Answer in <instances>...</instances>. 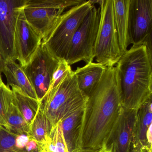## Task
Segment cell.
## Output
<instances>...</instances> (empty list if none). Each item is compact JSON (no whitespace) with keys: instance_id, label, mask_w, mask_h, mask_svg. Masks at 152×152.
<instances>
[{"instance_id":"obj_18","label":"cell","mask_w":152,"mask_h":152,"mask_svg":"<svg viewBox=\"0 0 152 152\" xmlns=\"http://www.w3.org/2000/svg\"><path fill=\"white\" fill-rule=\"evenodd\" d=\"M12 88L13 103L30 126L39 108V100L29 96L16 86H12Z\"/></svg>"},{"instance_id":"obj_28","label":"cell","mask_w":152,"mask_h":152,"mask_svg":"<svg viewBox=\"0 0 152 152\" xmlns=\"http://www.w3.org/2000/svg\"><path fill=\"white\" fill-rule=\"evenodd\" d=\"M141 149L142 148L139 147L132 146L130 152H141Z\"/></svg>"},{"instance_id":"obj_9","label":"cell","mask_w":152,"mask_h":152,"mask_svg":"<svg viewBox=\"0 0 152 152\" xmlns=\"http://www.w3.org/2000/svg\"><path fill=\"white\" fill-rule=\"evenodd\" d=\"M152 0H130L128 34L132 46L145 45L152 53Z\"/></svg>"},{"instance_id":"obj_15","label":"cell","mask_w":152,"mask_h":152,"mask_svg":"<svg viewBox=\"0 0 152 152\" xmlns=\"http://www.w3.org/2000/svg\"><path fill=\"white\" fill-rule=\"evenodd\" d=\"M152 98L137 110L132 146L141 148L147 146V132L152 124Z\"/></svg>"},{"instance_id":"obj_27","label":"cell","mask_w":152,"mask_h":152,"mask_svg":"<svg viewBox=\"0 0 152 152\" xmlns=\"http://www.w3.org/2000/svg\"><path fill=\"white\" fill-rule=\"evenodd\" d=\"M5 63L6 61H5L1 56V53L0 52V74H1L3 72L4 70V67L5 66Z\"/></svg>"},{"instance_id":"obj_8","label":"cell","mask_w":152,"mask_h":152,"mask_svg":"<svg viewBox=\"0 0 152 152\" xmlns=\"http://www.w3.org/2000/svg\"><path fill=\"white\" fill-rule=\"evenodd\" d=\"M59 62V59L42 42L31 61L22 66L39 101L48 90Z\"/></svg>"},{"instance_id":"obj_23","label":"cell","mask_w":152,"mask_h":152,"mask_svg":"<svg viewBox=\"0 0 152 152\" xmlns=\"http://www.w3.org/2000/svg\"><path fill=\"white\" fill-rule=\"evenodd\" d=\"M18 135L0 126V152H7L15 146Z\"/></svg>"},{"instance_id":"obj_3","label":"cell","mask_w":152,"mask_h":152,"mask_svg":"<svg viewBox=\"0 0 152 152\" xmlns=\"http://www.w3.org/2000/svg\"><path fill=\"white\" fill-rule=\"evenodd\" d=\"M88 97L78 88L71 70L56 87L49 89L40 100V107L52 126L83 108Z\"/></svg>"},{"instance_id":"obj_2","label":"cell","mask_w":152,"mask_h":152,"mask_svg":"<svg viewBox=\"0 0 152 152\" xmlns=\"http://www.w3.org/2000/svg\"><path fill=\"white\" fill-rule=\"evenodd\" d=\"M116 64L122 107L137 110L152 98V53L145 45L132 46Z\"/></svg>"},{"instance_id":"obj_16","label":"cell","mask_w":152,"mask_h":152,"mask_svg":"<svg viewBox=\"0 0 152 152\" xmlns=\"http://www.w3.org/2000/svg\"><path fill=\"white\" fill-rule=\"evenodd\" d=\"M2 73L7 78V85L11 87L16 86L29 96L38 99L35 91L23 71L22 66L15 61L7 60Z\"/></svg>"},{"instance_id":"obj_21","label":"cell","mask_w":152,"mask_h":152,"mask_svg":"<svg viewBox=\"0 0 152 152\" xmlns=\"http://www.w3.org/2000/svg\"><path fill=\"white\" fill-rule=\"evenodd\" d=\"M13 102L12 90L4 84L0 91V126L7 129V115L9 109Z\"/></svg>"},{"instance_id":"obj_10","label":"cell","mask_w":152,"mask_h":152,"mask_svg":"<svg viewBox=\"0 0 152 152\" xmlns=\"http://www.w3.org/2000/svg\"><path fill=\"white\" fill-rule=\"evenodd\" d=\"M26 0H0V52L5 61L16 59L15 36L18 18Z\"/></svg>"},{"instance_id":"obj_7","label":"cell","mask_w":152,"mask_h":152,"mask_svg":"<svg viewBox=\"0 0 152 152\" xmlns=\"http://www.w3.org/2000/svg\"><path fill=\"white\" fill-rule=\"evenodd\" d=\"M100 18V9L93 6L74 34L65 58L69 65L81 61L93 62Z\"/></svg>"},{"instance_id":"obj_11","label":"cell","mask_w":152,"mask_h":152,"mask_svg":"<svg viewBox=\"0 0 152 152\" xmlns=\"http://www.w3.org/2000/svg\"><path fill=\"white\" fill-rule=\"evenodd\" d=\"M137 113L122 107L103 149L107 152H130Z\"/></svg>"},{"instance_id":"obj_19","label":"cell","mask_w":152,"mask_h":152,"mask_svg":"<svg viewBox=\"0 0 152 152\" xmlns=\"http://www.w3.org/2000/svg\"><path fill=\"white\" fill-rule=\"evenodd\" d=\"M29 137L38 143H42L49 135L52 125L39 107L30 125Z\"/></svg>"},{"instance_id":"obj_22","label":"cell","mask_w":152,"mask_h":152,"mask_svg":"<svg viewBox=\"0 0 152 152\" xmlns=\"http://www.w3.org/2000/svg\"><path fill=\"white\" fill-rule=\"evenodd\" d=\"M71 70L72 69L71 66L68 64L65 59H59V64L53 74L48 90L56 87Z\"/></svg>"},{"instance_id":"obj_4","label":"cell","mask_w":152,"mask_h":152,"mask_svg":"<svg viewBox=\"0 0 152 152\" xmlns=\"http://www.w3.org/2000/svg\"><path fill=\"white\" fill-rule=\"evenodd\" d=\"M100 9L99 26L94 49L96 63L105 67L113 66L122 56L115 23L113 0L93 1Z\"/></svg>"},{"instance_id":"obj_17","label":"cell","mask_w":152,"mask_h":152,"mask_svg":"<svg viewBox=\"0 0 152 152\" xmlns=\"http://www.w3.org/2000/svg\"><path fill=\"white\" fill-rule=\"evenodd\" d=\"M83 108L76 111L61 122L63 135L68 152H78Z\"/></svg>"},{"instance_id":"obj_25","label":"cell","mask_w":152,"mask_h":152,"mask_svg":"<svg viewBox=\"0 0 152 152\" xmlns=\"http://www.w3.org/2000/svg\"><path fill=\"white\" fill-rule=\"evenodd\" d=\"M38 143L35 140L30 139L26 144L24 150L26 152H37L38 151Z\"/></svg>"},{"instance_id":"obj_20","label":"cell","mask_w":152,"mask_h":152,"mask_svg":"<svg viewBox=\"0 0 152 152\" xmlns=\"http://www.w3.org/2000/svg\"><path fill=\"white\" fill-rule=\"evenodd\" d=\"M29 128V124L13 102L7 115V129L17 135L25 134L28 136Z\"/></svg>"},{"instance_id":"obj_33","label":"cell","mask_w":152,"mask_h":152,"mask_svg":"<svg viewBox=\"0 0 152 152\" xmlns=\"http://www.w3.org/2000/svg\"><path fill=\"white\" fill-rule=\"evenodd\" d=\"M37 152H41V151H39V150H38V151Z\"/></svg>"},{"instance_id":"obj_12","label":"cell","mask_w":152,"mask_h":152,"mask_svg":"<svg viewBox=\"0 0 152 152\" xmlns=\"http://www.w3.org/2000/svg\"><path fill=\"white\" fill-rule=\"evenodd\" d=\"M42 41L41 36L26 21L23 9L18 18L14 42L16 59L21 66L31 61Z\"/></svg>"},{"instance_id":"obj_6","label":"cell","mask_w":152,"mask_h":152,"mask_svg":"<svg viewBox=\"0 0 152 152\" xmlns=\"http://www.w3.org/2000/svg\"><path fill=\"white\" fill-rule=\"evenodd\" d=\"M84 1L83 0H26L23 12L27 22L43 40L56 25L65 9L74 7Z\"/></svg>"},{"instance_id":"obj_13","label":"cell","mask_w":152,"mask_h":152,"mask_svg":"<svg viewBox=\"0 0 152 152\" xmlns=\"http://www.w3.org/2000/svg\"><path fill=\"white\" fill-rule=\"evenodd\" d=\"M106 67L98 63H88L74 72L80 90L88 97L96 87Z\"/></svg>"},{"instance_id":"obj_29","label":"cell","mask_w":152,"mask_h":152,"mask_svg":"<svg viewBox=\"0 0 152 152\" xmlns=\"http://www.w3.org/2000/svg\"><path fill=\"white\" fill-rule=\"evenodd\" d=\"M7 152H26L24 149L23 150H20V149H18L15 147L12 148V149H10L9 151H8Z\"/></svg>"},{"instance_id":"obj_30","label":"cell","mask_w":152,"mask_h":152,"mask_svg":"<svg viewBox=\"0 0 152 152\" xmlns=\"http://www.w3.org/2000/svg\"><path fill=\"white\" fill-rule=\"evenodd\" d=\"M4 84H5V83H3L2 79H1V74H0V91L2 89V87H3Z\"/></svg>"},{"instance_id":"obj_1","label":"cell","mask_w":152,"mask_h":152,"mask_svg":"<svg viewBox=\"0 0 152 152\" xmlns=\"http://www.w3.org/2000/svg\"><path fill=\"white\" fill-rule=\"evenodd\" d=\"M122 106L115 66L106 67L83 108L78 152H99L104 147Z\"/></svg>"},{"instance_id":"obj_32","label":"cell","mask_w":152,"mask_h":152,"mask_svg":"<svg viewBox=\"0 0 152 152\" xmlns=\"http://www.w3.org/2000/svg\"><path fill=\"white\" fill-rule=\"evenodd\" d=\"M99 152H107L104 149H103L102 150H101V151Z\"/></svg>"},{"instance_id":"obj_5","label":"cell","mask_w":152,"mask_h":152,"mask_svg":"<svg viewBox=\"0 0 152 152\" xmlns=\"http://www.w3.org/2000/svg\"><path fill=\"white\" fill-rule=\"evenodd\" d=\"M94 5L93 1H85L63 13L48 36L42 40L57 58L65 59L74 34Z\"/></svg>"},{"instance_id":"obj_26","label":"cell","mask_w":152,"mask_h":152,"mask_svg":"<svg viewBox=\"0 0 152 152\" xmlns=\"http://www.w3.org/2000/svg\"><path fill=\"white\" fill-rule=\"evenodd\" d=\"M152 124L150 125L146 133L147 146L149 150H152Z\"/></svg>"},{"instance_id":"obj_14","label":"cell","mask_w":152,"mask_h":152,"mask_svg":"<svg viewBox=\"0 0 152 152\" xmlns=\"http://www.w3.org/2000/svg\"><path fill=\"white\" fill-rule=\"evenodd\" d=\"M115 23L122 54L127 50L129 45L128 25L130 0H113Z\"/></svg>"},{"instance_id":"obj_24","label":"cell","mask_w":152,"mask_h":152,"mask_svg":"<svg viewBox=\"0 0 152 152\" xmlns=\"http://www.w3.org/2000/svg\"><path fill=\"white\" fill-rule=\"evenodd\" d=\"M30 140V137L28 135L25 134L18 135L15 140V146L18 149L23 150Z\"/></svg>"},{"instance_id":"obj_31","label":"cell","mask_w":152,"mask_h":152,"mask_svg":"<svg viewBox=\"0 0 152 152\" xmlns=\"http://www.w3.org/2000/svg\"><path fill=\"white\" fill-rule=\"evenodd\" d=\"M141 152H152V150H149L145 147L141 149Z\"/></svg>"}]
</instances>
